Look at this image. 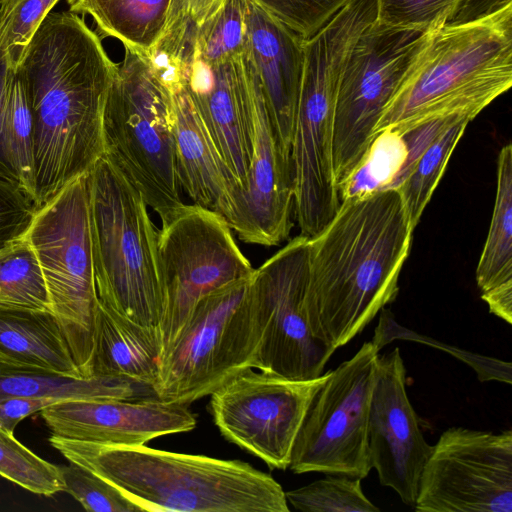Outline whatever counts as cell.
Returning <instances> with one entry per match:
<instances>
[{"label":"cell","instance_id":"6da1fadb","mask_svg":"<svg viewBox=\"0 0 512 512\" xmlns=\"http://www.w3.org/2000/svg\"><path fill=\"white\" fill-rule=\"evenodd\" d=\"M118 64L83 18L50 12L18 67L33 122L38 210L104 155L103 112Z\"/></svg>","mask_w":512,"mask_h":512},{"label":"cell","instance_id":"7a4b0ae2","mask_svg":"<svg viewBox=\"0 0 512 512\" xmlns=\"http://www.w3.org/2000/svg\"><path fill=\"white\" fill-rule=\"evenodd\" d=\"M413 231L396 189L340 201L310 238L307 307L318 339L336 351L396 299Z\"/></svg>","mask_w":512,"mask_h":512},{"label":"cell","instance_id":"3957f363","mask_svg":"<svg viewBox=\"0 0 512 512\" xmlns=\"http://www.w3.org/2000/svg\"><path fill=\"white\" fill-rule=\"evenodd\" d=\"M69 462L101 476L143 511L288 512L282 486L241 460L114 445L52 434Z\"/></svg>","mask_w":512,"mask_h":512},{"label":"cell","instance_id":"277c9868","mask_svg":"<svg viewBox=\"0 0 512 512\" xmlns=\"http://www.w3.org/2000/svg\"><path fill=\"white\" fill-rule=\"evenodd\" d=\"M512 85V5L431 31L374 128L407 133L435 120L472 121Z\"/></svg>","mask_w":512,"mask_h":512},{"label":"cell","instance_id":"5b68a950","mask_svg":"<svg viewBox=\"0 0 512 512\" xmlns=\"http://www.w3.org/2000/svg\"><path fill=\"white\" fill-rule=\"evenodd\" d=\"M98 300L128 320L156 327L164 310L158 230L136 186L105 155L87 174Z\"/></svg>","mask_w":512,"mask_h":512},{"label":"cell","instance_id":"8992f818","mask_svg":"<svg viewBox=\"0 0 512 512\" xmlns=\"http://www.w3.org/2000/svg\"><path fill=\"white\" fill-rule=\"evenodd\" d=\"M124 49L104 106V155L163 223L184 205L176 167L172 93L149 58Z\"/></svg>","mask_w":512,"mask_h":512},{"label":"cell","instance_id":"52a82bcc","mask_svg":"<svg viewBox=\"0 0 512 512\" xmlns=\"http://www.w3.org/2000/svg\"><path fill=\"white\" fill-rule=\"evenodd\" d=\"M252 276L222 286L198 302L160 355L153 386L157 398L189 405L210 396L242 370L254 368L265 323Z\"/></svg>","mask_w":512,"mask_h":512},{"label":"cell","instance_id":"ba28073f","mask_svg":"<svg viewBox=\"0 0 512 512\" xmlns=\"http://www.w3.org/2000/svg\"><path fill=\"white\" fill-rule=\"evenodd\" d=\"M40 264L56 317L84 378L91 377L98 297L87 174L40 207L25 234Z\"/></svg>","mask_w":512,"mask_h":512},{"label":"cell","instance_id":"9c48e42d","mask_svg":"<svg viewBox=\"0 0 512 512\" xmlns=\"http://www.w3.org/2000/svg\"><path fill=\"white\" fill-rule=\"evenodd\" d=\"M164 310L157 331L161 354L178 336L198 302L255 269L227 221L199 205L184 204L158 230Z\"/></svg>","mask_w":512,"mask_h":512},{"label":"cell","instance_id":"30bf717a","mask_svg":"<svg viewBox=\"0 0 512 512\" xmlns=\"http://www.w3.org/2000/svg\"><path fill=\"white\" fill-rule=\"evenodd\" d=\"M430 32L375 21L354 43L338 85L333 130L337 188L355 170L374 128Z\"/></svg>","mask_w":512,"mask_h":512},{"label":"cell","instance_id":"8fae6325","mask_svg":"<svg viewBox=\"0 0 512 512\" xmlns=\"http://www.w3.org/2000/svg\"><path fill=\"white\" fill-rule=\"evenodd\" d=\"M380 349L364 342L314 396L296 436L289 468L363 479L368 459V417Z\"/></svg>","mask_w":512,"mask_h":512},{"label":"cell","instance_id":"7c38bea8","mask_svg":"<svg viewBox=\"0 0 512 512\" xmlns=\"http://www.w3.org/2000/svg\"><path fill=\"white\" fill-rule=\"evenodd\" d=\"M310 238L299 235L255 269L251 285L264 316L254 368L291 380H311L335 352L311 329L307 295Z\"/></svg>","mask_w":512,"mask_h":512},{"label":"cell","instance_id":"4fadbf2b","mask_svg":"<svg viewBox=\"0 0 512 512\" xmlns=\"http://www.w3.org/2000/svg\"><path fill=\"white\" fill-rule=\"evenodd\" d=\"M329 373L291 380L246 368L210 395L213 421L227 441L270 469L285 470L308 408Z\"/></svg>","mask_w":512,"mask_h":512},{"label":"cell","instance_id":"5bb4252c","mask_svg":"<svg viewBox=\"0 0 512 512\" xmlns=\"http://www.w3.org/2000/svg\"><path fill=\"white\" fill-rule=\"evenodd\" d=\"M418 512H512V431L445 430L422 471Z\"/></svg>","mask_w":512,"mask_h":512},{"label":"cell","instance_id":"9a60e30c","mask_svg":"<svg viewBox=\"0 0 512 512\" xmlns=\"http://www.w3.org/2000/svg\"><path fill=\"white\" fill-rule=\"evenodd\" d=\"M368 459L381 485L415 506L419 480L433 446L420 430L406 392V369L399 348L378 356L368 430Z\"/></svg>","mask_w":512,"mask_h":512},{"label":"cell","instance_id":"2e32d148","mask_svg":"<svg viewBox=\"0 0 512 512\" xmlns=\"http://www.w3.org/2000/svg\"><path fill=\"white\" fill-rule=\"evenodd\" d=\"M304 39L247 0L242 54L250 92L265 105L283 153L290 159L303 66Z\"/></svg>","mask_w":512,"mask_h":512},{"label":"cell","instance_id":"e0dca14e","mask_svg":"<svg viewBox=\"0 0 512 512\" xmlns=\"http://www.w3.org/2000/svg\"><path fill=\"white\" fill-rule=\"evenodd\" d=\"M40 412L54 435L114 445H145L159 436L189 432L197 424L188 405L157 397L66 399Z\"/></svg>","mask_w":512,"mask_h":512},{"label":"cell","instance_id":"ac0fdd59","mask_svg":"<svg viewBox=\"0 0 512 512\" xmlns=\"http://www.w3.org/2000/svg\"><path fill=\"white\" fill-rule=\"evenodd\" d=\"M252 155L245 188L235 200L231 229L249 244L279 245L294 222V189L290 159L283 153L263 102L251 92Z\"/></svg>","mask_w":512,"mask_h":512},{"label":"cell","instance_id":"d6986e66","mask_svg":"<svg viewBox=\"0 0 512 512\" xmlns=\"http://www.w3.org/2000/svg\"><path fill=\"white\" fill-rule=\"evenodd\" d=\"M178 78L235 178L239 194L246 185L253 139L252 99L242 57L207 63L191 56Z\"/></svg>","mask_w":512,"mask_h":512},{"label":"cell","instance_id":"ffe728a7","mask_svg":"<svg viewBox=\"0 0 512 512\" xmlns=\"http://www.w3.org/2000/svg\"><path fill=\"white\" fill-rule=\"evenodd\" d=\"M177 176L193 204L222 216L231 227L238 184L182 83L171 90Z\"/></svg>","mask_w":512,"mask_h":512},{"label":"cell","instance_id":"44dd1931","mask_svg":"<svg viewBox=\"0 0 512 512\" xmlns=\"http://www.w3.org/2000/svg\"><path fill=\"white\" fill-rule=\"evenodd\" d=\"M160 355L156 327L134 323L98 300L91 377H122L153 387Z\"/></svg>","mask_w":512,"mask_h":512},{"label":"cell","instance_id":"7402d4cb","mask_svg":"<svg viewBox=\"0 0 512 512\" xmlns=\"http://www.w3.org/2000/svg\"><path fill=\"white\" fill-rule=\"evenodd\" d=\"M476 283L489 311L512 323V145L497 157L493 213L476 268Z\"/></svg>","mask_w":512,"mask_h":512},{"label":"cell","instance_id":"603a6c76","mask_svg":"<svg viewBox=\"0 0 512 512\" xmlns=\"http://www.w3.org/2000/svg\"><path fill=\"white\" fill-rule=\"evenodd\" d=\"M0 363L84 378L49 310L0 306Z\"/></svg>","mask_w":512,"mask_h":512},{"label":"cell","instance_id":"cb8c5ba5","mask_svg":"<svg viewBox=\"0 0 512 512\" xmlns=\"http://www.w3.org/2000/svg\"><path fill=\"white\" fill-rule=\"evenodd\" d=\"M12 397L66 399H125L156 397L154 389L128 378H76L41 369L0 363V400Z\"/></svg>","mask_w":512,"mask_h":512},{"label":"cell","instance_id":"d4e9b609","mask_svg":"<svg viewBox=\"0 0 512 512\" xmlns=\"http://www.w3.org/2000/svg\"><path fill=\"white\" fill-rule=\"evenodd\" d=\"M69 11L90 15L101 38L150 58L165 27L170 0H67Z\"/></svg>","mask_w":512,"mask_h":512},{"label":"cell","instance_id":"484cf974","mask_svg":"<svg viewBox=\"0 0 512 512\" xmlns=\"http://www.w3.org/2000/svg\"><path fill=\"white\" fill-rule=\"evenodd\" d=\"M470 122L465 117L451 119L415 159L396 188L414 230Z\"/></svg>","mask_w":512,"mask_h":512},{"label":"cell","instance_id":"4316f807","mask_svg":"<svg viewBox=\"0 0 512 512\" xmlns=\"http://www.w3.org/2000/svg\"><path fill=\"white\" fill-rule=\"evenodd\" d=\"M407 138L394 130H384L373 139L355 170L339 185L340 201L386 189H396L409 162Z\"/></svg>","mask_w":512,"mask_h":512},{"label":"cell","instance_id":"83f0119b","mask_svg":"<svg viewBox=\"0 0 512 512\" xmlns=\"http://www.w3.org/2000/svg\"><path fill=\"white\" fill-rule=\"evenodd\" d=\"M33 114L23 79L15 69L8 83L2 116V141L20 189L35 204Z\"/></svg>","mask_w":512,"mask_h":512},{"label":"cell","instance_id":"f1b7e54d","mask_svg":"<svg viewBox=\"0 0 512 512\" xmlns=\"http://www.w3.org/2000/svg\"><path fill=\"white\" fill-rule=\"evenodd\" d=\"M0 306L50 311L40 264L25 237L0 251Z\"/></svg>","mask_w":512,"mask_h":512},{"label":"cell","instance_id":"f546056e","mask_svg":"<svg viewBox=\"0 0 512 512\" xmlns=\"http://www.w3.org/2000/svg\"><path fill=\"white\" fill-rule=\"evenodd\" d=\"M226 0H170L162 35L150 60L156 69L171 66L189 52L197 29L211 20Z\"/></svg>","mask_w":512,"mask_h":512},{"label":"cell","instance_id":"4dcf8cb0","mask_svg":"<svg viewBox=\"0 0 512 512\" xmlns=\"http://www.w3.org/2000/svg\"><path fill=\"white\" fill-rule=\"evenodd\" d=\"M246 8L247 0H226L213 18L197 29L190 57L207 63L241 58L246 38Z\"/></svg>","mask_w":512,"mask_h":512},{"label":"cell","instance_id":"1f68e13d","mask_svg":"<svg viewBox=\"0 0 512 512\" xmlns=\"http://www.w3.org/2000/svg\"><path fill=\"white\" fill-rule=\"evenodd\" d=\"M287 502L305 512H375L380 509L363 493L361 479L326 474L306 486L285 492Z\"/></svg>","mask_w":512,"mask_h":512},{"label":"cell","instance_id":"d6a6232c","mask_svg":"<svg viewBox=\"0 0 512 512\" xmlns=\"http://www.w3.org/2000/svg\"><path fill=\"white\" fill-rule=\"evenodd\" d=\"M0 476L39 495L63 491L60 466L33 453L1 426Z\"/></svg>","mask_w":512,"mask_h":512},{"label":"cell","instance_id":"836d02e7","mask_svg":"<svg viewBox=\"0 0 512 512\" xmlns=\"http://www.w3.org/2000/svg\"><path fill=\"white\" fill-rule=\"evenodd\" d=\"M60 0H0V62L16 69L34 34Z\"/></svg>","mask_w":512,"mask_h":512},{"label":"cell","instance_id":"e575fe53","mask_svg":"<svg viewBox=\"0 0 512 512\" xmlns=\"http://www.w3.org/2000/svg\"><path fill=\"white\" fill-rule=\"evenodd\" d=\"M60 474L63 491L72 495L87 511H143L113 484L81 465L70 462L60 466Z\"/></svg>","mask_w":512,"mask_h":512},{"label":"cell","instance_id":"d590c367","mask_svg":"<svg viewBox=\"0 0 512 512\" xmlns=\"http://www.w3.org/2000/svg\"><path fill=\"white\" fill-rule=\"evenodd\" d=\"M378 23L431 32L444 26L459 0H375Z\"/></svg>","mask_w":512,"mask_h":512},{"label":"cell","instance_id":"8d00e7d4","mask_svg":"<svg viewBox=\"0 0 512 512\" xmlns=\"http://www.w3.org/2000/svg\"><path fill=\"white\" fill-rule=\"evenodd\" d=\"M304 40L318 32L350 0H251Z\"/></svg>","mask_w":512,"mask_h":512},{"label":"cell","instance_id":"74e56055","mask_svg":"<svg viewBox=\"0 0 512 512\" xmlns=\"http://www.w3.org/2000/svg\"><path fill=\"white\" fill-rule=\"evenodd\" d=\"M36 211L30 197L0 178V251L24 238Z\"/></svg>","mask_w":512,"mask_h":512},{"label":"cell","instance_id":"f35d334b","mask_svg":"<svg viewBox=\"0 0 512 512\" xmlns=\"http://www.w3.org/2000/svg\"><path fill=\"white\" fill-rule=\"evenodd\" d=\"M55 402L58 401L29 397H12L0 400V426L13 434L21 420Z\"/></svg>","mask_w":512,"mask_h":512},{"label":"cell","instance_id":"ab89813d","mask_svg":"<svg viewBox=\"0 0 512 512\" xmlns=\"http://www.w3.org/2000/svg\"><path fill=\"white\" fill-rule=\"evenodd\" d=\"M512 5V0H459L445 25L479 20Z\"/></svg>","mask_w":512,"mask_h":512},{"label":"cell","instance_id":"60d3db41","mask_svg":"<svg viewBox=\"0 0 512 512\" xmlns=\"http://www.w3.org/2000/svg\"><path fill=\"white\" fill-rule=\"evenodd\" d=\"M14 70L15 69H13L7 62H0V178L9 181L19 187L17 176L7 159L2 141L3 108L6 99L8 83Z\"/></svg>","mask_w":512,"mask_h":512}]
</instances>
